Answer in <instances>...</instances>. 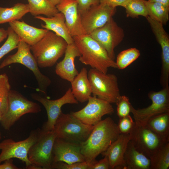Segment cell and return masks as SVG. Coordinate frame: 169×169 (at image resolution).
<instances>
[{
  "label": "cell",
  "instance_id": "44dd1931",
  "mask_svg": "<svg viewBox=\"0 0 169 169\" xmlns=\"http://www.w3.org/2000/svg\"><path fill=\"white\" fill-rule=\"evenodd\" d=\"M9 24L20 40L30 46L39 41L48 31L45 28H39L31 26L23 21L15 20L9 22Z\"/></svg>",
  "mask_w": 169,
  "mask_h": 169
},
{
  "label": "cell",
  "instance_id": "e0dca14e",
  "mask_svg": "<svg viewBox=\"0 0 169 169\" xmlns=\"http://www.w3.org/2000/svg\"><path fill=\"white\" fill-rule=\"evenodd\" d=\"M81 148L80 144L56 138L52 149V164L59 161L67 164L85 161Z\"/></svg>",
  "mask_w": 169,
  "mask_h": 169
},
{
  "label": "cell",
  "instance_id": "d6a6232c",
  "mask_svg": "<svg viewBox=\"0 0 169 169\" xmlns=\"http://www.w3.org/2000/svg\"><path fill=\"white\" fill-rule=\"evenodd\" d=\"M8 36L4 44L0 48V60L5 55L17 48L20 39L12 28L9 26L7 29Z\"/></svg>",
  "mask_w": 169,
  "mask_h": 169
},
{
  "label": "cell",
  "instance_id": "836d02e7",
  "mask_svg": "<svg viewBox=\"0 0 169 169\" xmlns=\"http://www.w3.org/2000/svg\"><path fill=\"white\" fill-rule=\"evenodd\" d=\"M115 103L117 105V114L119 118L130 115L132 105L128 97L120 95Z\"/></svg>",
  "mask_w": 169,
  "mask_h": 169
},
{
  "label": "cell",
  "instance_id": "4fadbf2b",
  "mask_svg": "<svg viewBox=\"0 0 169 169\" xmlns=\"http://www.w3.org/2000/svg\"><path fill=\"white\" fill-rule=\"evenodd\" d=\"M86 105L82 109L70 114L84 123L94 126L106 115L111 114L114 109L111 103L96 96L89 98Z\"/></svg>",
  "mask_w": 169,
  "mask_h": 169
},
{
  "label": "cell",
  "instance_id": "b9f144b4",
  "mask_svg": "<svg viewBox=\"0 0 169 169\" xmlns=\"http://www.w3.org/2000/svg\"><path fill=\"white\" fill-rule=\"evenodd\" d=\"M150 2H156L161 3L169 7V0H148Z\"/></svg>",
  "mask_w": 169,
  "mask_h": 169
},
{
  "label": "cell",
  "instance_id": "8fae6325",
  "mask_svg": "<svg viewBox=\"0 0 169 169\" xmlns=\"http://www.w3.org/2000/svg\"><path fill=\"white\" fill-rule=\"evenodd\" d=\"M130 135V141L135 148L149 158L161 147L169 142L164 141L146 125L135 123Z\"/></svg>",
  "mask_w": 169,
  "mask_h": 169
},
{
  "label": "cell",
  "instance_id": "f546056e",
  "mask_svg": "<svg viewBox=\"0 0 169 169\" xmlns=\"http://www.w3.org/2000/svg\"><path fill=\"white\" fill-rule=\"evenodd\" d=\"M146 1L127 0L122 6L125 9L126 17L138 18L141 16L147 17L148 15Z\"/></svg>",
  "mask_w": 169,
  "mask_h": 169
},
{
  "label": "cell",
  "instance_id": "cb8c5ba5",
  "mask_svg": "<svg viewBox=\"0 0 169 169\" xmlns=\"http://www.w3.org/2000/svg\"><path fill=\"white\" fill-rule=\"evenodd\" d=\"M124 169H150V158L138 151L130 140L125 153Z\"/></svg>",
  "mask_w": 169,
  "mask_h": 169
},
{
  "label": "cell",
  "instance_id": "d590c367",
  "mask_svg": "<svg viewBox=\"0 0 169 169\" xmlns=\"http://www.w3.org/2000/svg\"><path fill=\"white\" fill-rule=\"evenodd\" d=\"M135 124L130 115L119 118L117 125L120 134H130Z\"/></svg>",
  "mask_w": 169,
  "mask_h": 169
},
{
  "label": "cell",
  "instance_id": "f35d334b",
  "mask_svg": "<svg viewBox=\"0 0 169 169\" xmlns=\"http://www.w3.org/2000/svg\"><path fill=\"white\" fill-rule=\"evenodd\" d=\"M127 0H100V3L107 5L109 6L116 8L122 6Z\"/></svg>",
  "mask_w": 169,
  "mask_h": 169
},
{
  "label": "cell",
  "instance_id": "603a6c76",
  "mask_svg": "<svg viewBox=\"0 0 169 169\" xmlns=\"http://www.w3.org/2000/svg\"><path fill=\"white\" fill-rule=\"evenodd\" d=\"M88 73L86 68H83L71 82L72 93L77 100L81 103L87 101L92 94Z\"/></svg>",
  "mask_w": 169,
  "mask_h": 169
},
{
  "label": "cell",
  "instance_id": "484cf974",
  "mask_svg": "<svg viewBox=\"0 0 169 169\" xmlns=\"http://www.w3.org/2000/svg\"><path fill=\"white\" fill-rule=\"evenodd\" d=\"M29 12L28 4L18 3L10 8L0 7V24L18 20Z\"/></svg>",
  "mask_w": 169,
  "mask_h": 169
},
{
  "label": "cell",
  "instance_id": "83f0119b",
  "mask_svg": "<svg viewBox=\"0 0 169 169\" xmlns=\"http://www.w3.org/2000/svg\"><path fill=\"white\" fill-rule=\"evenodd\" d=\"M148 16L163 25H165L169 19V7L161 3L146 1Z\"/></svg>",
  "mask_w": 169,
  "mask_h": 169
},
{
  "label": "cell",
  "instance_id": "1f68e13d",
  "mask_svg": "<svg viewBox=\"0 0 169 169\" xmlns=\"http://www.w3.org/2000/svg\"><path fill=\"white\" fill-rule=\"evenodd\" d=\"M10 88V85L8 75L5 73L0 74V115L1 118L7 109Z\"/></svg>",
  "mask_w": 169,
  "mask_h": 169
},
{
  "label": "cell",
  "instance_id": "f1b7e54d",
  "mask_svg": "<svg viewBox=\"0 0 169 169\" xmlns=\"http://www.w3.org/2000/svg\"><path fill=\"white\" fill-rule=\"evenodd\" d=\"M150 169L169 168V142L159 148L150 158Z\"/></svg>",
  "mask_w": 169,
  "mask_h": 169
},
{
  "label": "cell",
  "instance_id": "277c9868",
  "mask_svg": "<svg viewBox=\"0 0 169 169\" xmlns=\"http://www.w3.org/2000/svg\"><path fill=\"white\" fill-rule=\"evenodd\" d=\"M94 126L86 125L70 114L61 113L53 131L56 138L81 144L88 138Z\"/></svg>",
  "mask_w": 169,
  "mask_h": 169
},
{
  "label": "cell",
  "instance_id": "2e32d148",
  "mask_svg": "<svg viewBox=\"0 0 169 169\" xmlns=\"http://www.w3.org/2000/svg\"><path fill=\"white\" fill-rule=\"evenodd\" d=\"M161 49V68L160 83L162 86L169 84V38L163 24L148 16L146 18Z\"/></svg>",
  "mask_w": 169,
  "mask_h": 169
},
{
  "label": "cell",
  "instance_id": "7bdbcfd3",
  "mask_svg": "<svg viewBox=\"0 0 169 169\" xmlns=\"http://www.w3.org/2000/svg\"><path fill=\"white\" fill-rule=\"evenodd\" d=\"M54 5L56 6L62 0H49Z\"/></svg>",
  "mask_w": 169,
  "mask_h": 169
},
{
  "label": "cell",
  "instance_id": "74e56055",
  "mask_svg": "<svg viewBox=\"0 0 169 169\" xmlns=\"http://www.w3.org/2000/svg\"><path fill=\"white\" fill-rule=\"evenodd\" d=\"M110 162L107 156L94 164L92 169H110Z\"/></svg>",
  "mask_w": 169,
  "mask_h": 169
},
{
  "label": "cell",
  "instance_id": "4316f807",
  "mask_svg": "<svg viewBox=\"0 0 169 169\" xmlns=\"http://www.w3.org/2000/svg\"><path fill=\"white\" fill-rule=\"evenodd\" d=\"M29 13L35 17L40 14L51 17L59 12L56 6L49 0H27Z\"/></svg>",
  "mask_w": 169,
  "mask_h": 169
},
{
  "label": "cell",
  "instance_id": "e575fe53",
  "mask_svg": "<svg viewBox=\"0 0 169 169\" xmlns=\"http://www.w3.org/2000/svg\"><path fill=\"white\" fill-rule=\"evenodd\" d=\"M94 164L86 161L67 164L62 161L53 163L52 169H92Z\"/></svg>",
  "mask_w": 169,
  "mask_h": 169
},
{
  "label": "cell",
  "instance_id": "d4e9b609",
  "mask_svg": "<svg viewBox=\"0 0 169 169\" xmlns=\"http://www.w3.org/2000/svg\"><path fill=\"white\" fill-rule=\"evenodd\" d=\"M145 125L164 141L169 142V112L152 117Z\"/></svg>",
  "mask_w": 169,
  "mask_h": 169
},
{
  "label": "cell",
  "instance_id": "5bb4252c",
  "mask_svg": "<svg viewBox=\"0 0 169 169\" xmlns=\"http://www.w3.org/2000/svg\"><path fill=\"white\" fill-rule=\"evenodd\" d=\"M116 8L100 3L91 6L80 14L81 23L86 34L105 25L115 14Z\"/></svg>",
  "mask_w": 169,
  "mask_h": 169
},
{
  "label": "cell",
  "instance_id": "9c48e42d",
  "mask_svg": "<svg viewBox=\"0 0 169 169\" xmlns=\"http://www.w3.org/2000/svg\"><path fill=\"white\" fill-rule=\"evenodd\" d=\"M151 101V104L142 109H135L132 105L131 113L136 124L145 125L152 117L162 113L169 112V86L158 91H152L148 95Z\"/></svg>",
  "mask_w": 169,
  "mask_h": 169
},
{
  "label": "cell",
  "instance_id": "4dcf8cb0",
  "mask_svg": "<svg viewBox=\"0 0 169 169\" xmlns=\"http://www.w3.org/2000/svg\"><path fill=\"white\" fill-rule=\"evenodd\" d=\"M140 51L135 48H132L120 52L117 55L115 61L117 69H123L136 60L140 56Z\"/></svg>",
  "mask_w": 169,
  "mask_h": 169
},
{
  "label": "cell",
  "instance_id": "8d00e7d4",
  "mask_svg": "<svg viewBox=\"0 0 169 169\" xmlns=\"http://www.w3.org/2000/svg\"><path fill=\"white\" fill-rule=\"evenodd\" d=\"M78 3V10L80 14L91 6L100 3V0H75Z\"/></svg>",
  "mask_w": 169,
  "mask_h": 169
},
{
  "label": "cell",
  "instance_id": "30bf717a",
  "mask_svg": "<svg viewBox=\"0 0 169 169\" xmlns=\"http://www.w3.org/2000/svg\"><path fill=\"white\" fill-rule=\"evenodd\" d=\"M40 129L32 131L25 140L15 141L11 139L3 140L0 142V163L8 159L16 158L24 162L26 168L32 164L28 158V153L38 137Z\"/></svg>",
  "mask_w": 169,
  "mask_h": 169
},
{
  "label": "cell",
  "instance_id": "7a4b0ae2",
  "mask_svg": "<svg viewBox=\"0 0 169 169\" xmlns=\"http://www.w3.org/2000/svg\"><path fill=\"white\" fill-rule=\"evenodd\" d=\"M74 42L81 56L79 60L104 73H107L110 68H117L115 62L98 42L87 34L73 37Z\"/></svg>",
  "mask_w": 169,
  "mask_h": 169
},
{
  "label": "cell",
  "instance_id": "ba28073f",
  "mask_svg": "<svg viewBox=\"0 0 169 169\" xmlns=\"http://www.w3.org/2000/svg\"><path fill=\"white\" fill-rule=\"evenodd\" d=\"M56 138L53 130L40 129L36 141L28 153V159L32 164L42 169H52V149Z\"/></svg>",
  "mask_w": 169,
  "mask_h": 169
},
{
  "label": "cell",
  "instance_id": "7c38bea8",
  "mask_svg": "<svg viewBox=\"0 0 169 169\" xmlns=\"http://www.w3.org/2000/svg\"><path fill=\"white\" fill-rule=\"evenodd\" d=\"M89 35L104 48L110 57L114 60V49L122 41L125 34L123 29L117 24L113 17L105 25L94 30Z\"/></svg>",
  "mask_w": 169,
  "mask_h": 169
},
{
  "label": "cell",
  "instance_id": "60d3db41",
  "mask_svg": "<svg viewBox=\"0 0 169 169\" xmlns=\"http://www.w3.org/2000/svg\"><path fill=\"white\" fill-rule=\"evenodd\" d=\"M8 36L7 30L3 28H0V43L7 38Z\"/></svg>",
  "mask_w": 169,
  "mask_h": 169
},
{
  "label": "cell",
  "instance_id": "d6986e66",
  "mask_svg": "<svg viewBox=\"0 0 169 169\" xmlns=\"http://www.w3.org/2000/svg\"><path fill=\"white\" fill-rule=\"evenodd\" d=\"M64 54V59L57 64L55 71L61 78L71 83L79 73L75 67L74 61L81 54L74 42L68 44Z\"/></svg>",
  "mask_w": 169,
  "mask_h": 169
},
{
  "label": "cell",
  "instance_id": "5b68a950",
  "mask_svg": "<svg viewBox=\"0 0 169 169\" xmlns=\"http://www.w3.org/2000/svg\"><path fill=\"white\" fill-rule=\"evenodd\" d=\"M30 46L20 40L17 46V51L5 59L0 65V69L14 63L22 64L31 70L38 82V90L46 94L48 87L51 83L49 78L40 71L36 61L31 52Z\"/></svg>",
  "mask_w": 169,
  "mask_h": 169
},
{
  "label": "cell",
  "instance_id": "9a60e30c",
  "mask_svg": "<svg viewBox=\"0 0 169 169\" xmlns=\"http://www.w3.org/2000/svg\"><path fill=\"white\" fill-rule=\"evenodd\" d=\"M32 96L33 99L41 103L46 109L48 120L42 128L46 131L53 130L56 120L62 112L61 108L63 105L78 103L72 93L71 88H69L62 96L56 100H50L34 94Z\"/></svg>",
  "mask_w": 169,
  "mask_h": 169
},
{
  "label": "cell",
  "instance_id": "8992f818",
  "mask_svg": "<svg viewBox=\"0 0 169 169\" xmlns=\"http://www.w3.org/2000/svg\"><path fill=\"white\" fill-rule=\"evenodd\" d=\"M88 75L93 96L111 104L115 103L120 95L117 76L93 68L89 70Z\"/></svg>",
  "mask_w": 169,
  "mask_h": 169
},
{
  "label": "cell",
  "instance_id": "7402d4cb",
  "mask_svg": "<svg viewBox=\"0 0 169 169\" xmlns=\"http://www.w3.org/2000/svg\"><path fill=\"white\" fill-rule=\"evenodd\" d=\"M35 18L44 22V25H41L43 28L53 31L61 37L68 44L74 42L73 37L70 34L65 24L64 16L61 12H59L51 17L38 15L35 16Z\"/></svg>",
  "mask_w": 169,
  "mask_h": 169
},
{
  "label": "cell",
  "instance_id": "52a82bcc",
  "mask_svg": "<svg viewBox=\"0 0 169 169\" xmlns=\"http://www.w3.org/2000/svg\"><path fill=\"white\" fill-rule=\"evenodd\" d=\"M41 111V107L38 104L29 100L18 92L11 90L7 109L0 122L4 129L9 130L23 115Z\"/></svg>",
  "mask_w": 169,
  "mask_h": 169
},
{
  "label": "cell",
  "instance_id": "ab89813d",
  "mask_svg": "<svg viewBox=\"0 0 169 169\" xmlns=\"http://www.w3.org/2000/svg\"><path fill=\"white\" fill-rule=\"evenodd\" d=\"M4 161V163L0 164V169H20L13 163L12 159L7 160Z\"/></svg>",
  "mask_w": 169,
  "mask_h": 169
},
{
  "label": "cell",
  "instance_id": "ffe728a7",
  "mask_svg": "<svg viewBox=\"0 0 169 169\" xmlns=\"http://www.w3.org/2000/svg\"><path fill=\"white\" fill-rule=\"evenodd\" d=\"M130 140V134H120L117 139L101 154L102 156L108 157L110 169H125L124 155Z\"/></svg>",
  "mask_w": 169,
  "mask_h": 169
},
{
  "label": "cell",
  "instance_id": "ac0fdd59",
  "mask_svg": "<svg viewBox=\"0 0 169 169\" xmlns=\"http://www.w3.org/2000/svg\"><path fill=\"white\" fill-rule=\"evenodd\" d=\"M56 7L59 12L64 14L65 24L72 37L86 34L82 25L75 0H62Z\"/></svg>",
  "mask_w": 169,
  "mask_h": 169
},
{
  "label": "cell",
  "instance_id": "f6af8a7d",
  "mask_svg": "<svg viewBox=\"0 0 169 169\" xmlns=\"http://www.w3.org/2000/svg\"><path fill=\"white\" fill-rule=\"evenodd\" d=\"M1 117L0 115V120H1Z\"/></svg>",
  "mask_w": 169,
  "mask_h": 169
},
{
  "label": "cell",
  "instance_id": "6da1fadb",
  "mask_svg": "<svg viewBox=\"0 0 169 169\" xmlns=\"http://www.w3.org/2000/svg\"><path fill=\"white\" fill-rule=\"evenodd\" d=\"M117 124L108 117L94 125L87 139L81 145L85 161L94 164L96 157L105 151L119 136Z\"/></svg>",
  "mask_w": 169,
  "mask_h": 169
},
{
  "label": "cell",
  "instance_id": "ee69618b",
  "mask_svg": "<svg viewBox=\"0 0 169 169\" xmlns=\"http://www.w3.org/2000/svg\"><path fill=\"white\" fill-rule=\"evenodd\" d=\"M2 138V134L1 132H0V140Z\"/></svg>",
  "mask_w": 169,
  "mask_h": 169
},
{
  "label": "cell",
  "instance_id": "3957f363",
  "mask_svg": "<svg viewBox=\"0 0 169 169\" xmlns=\"http://www.w3.org/2000/svg\"><path fill=\"white\" fill-rule=\"evenodd\" d=\"M68 44L62 37L48 30L31 50L39 67L53 66L64 54Z\"/></svg>",
  "mask_w": 169,
  "mask_h": 169
}]
</instances>
